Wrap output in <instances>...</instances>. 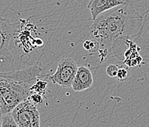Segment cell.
<instances>
[{"mask_svg":"<svg viewBox=\"0 0 149 127\" xmlns=\"http://www.w3.org/2000/svg\"><path fill=\"white\" fill-rule=\"evenodd\" d=\"M145 18L123 4L104 12L93 21L89 29L92 39L99 43L101 61L126 44L128 38L138 37L143 30Z\"/></svg>","mask_w":149,"mask_h":127,"instance_id":"obj_1","label":"cell"},{"mask_svg":"<svg viewBox=\"0 0 149 127\" xmlns=\"http://www.w3.org/2000/svg\"><path fill=\"white\" fill-rule=\"evenodd\" d=\"M32 85L11 79L0 77V99L3 115L11 113L19 103L30 97L33 93L30 90Z\"/></svg>","mask_w":149,"mask_h":127,"instance_id":"obj_2","label":"cell"},{"mask_svg":"<svg viewBox=\"0 0 149 127\" xmlns=\"http://www.w3.org/2000/svg\"><path fill=\"white\" fill-rule=\"evenodd\" d=\"M19 21L13 22L0 16V63H16L21 59L16 46Z\"/></svg>","mask_w":149,"mask_h":127,"instance_id":"obj_3","label":"cell"},{"mask_svg":"<svg viewBox=\"0 0 149 127\" xmlns=\"http://www.w3.org/2000/svg\"><path fill=\"white\" fill-rule=\"evenodd\" d=\"M18 127H34L40 126V114L36 104L30 99L19 103L11 111Z\"/></svg>","mask_w":149,"mask_h":127,"instance_id":"obj_4","label":"cell"},{"mask_svg":"<svg viewBox=\"0 0 149 127\" xmlns=\"http://www.w3.org/2000/svg\"><path fill=\"white\" fill-rule=\"evenodd\" d=\"M78 66L71 57H64L59 61L54 74L49 77L52 83L63 88H72Z\"/></svg>","mask_w":149,"mask_h":127,"instance_id":"obj_5","label":"cell"},{"mask_svg":"<svg viewBox=\"0 0 149 127\" xmlns=\"http://www.w3.org/2000/svg\"><path fill=\"white\" fill-rule=\"evenodd\" d=\"M44 67L41 63L38 62L35 65L28 66L24 68L14 69L10 71H0V77L9 78L19 82L33 85L38 79L44 77L42 75Z\"/></svg>","mask_w":149,"mask_h":127,"instance_id":"obj_6","label":"cell"},{"mask_svg":"<svg viewBox=\"0 0 149 127\" xmlns=\"http://www.w3.org/2000/svg\"><path fill=\"white\" fill-rule=\"evenodd\" d=\"M92 84L93 75L89 68L84 66H79L72 85L73 90L75 92H81L90 88Z\"/></svg>","mask_w":149,"mask_h":127,"instance_id":"obj_7","label":"cell"},{"mask_svg":"<svg viewBox=\"0 0 149 127\" xmlns=\"http://www.w3.org/2000/svg\"><path fill=\"white\" fill-rule=\"evenodd\" d=\"M123 4H126L124 0H89L87 8L94 21L104 12Z\"/></svg>","mask_w":149,"mask_h":127,"instance_id":"obj_8","label":"cell"},{"mask_svg":"<svg viewBox=\"0 0 149 127\" xmlns=\"http://www.w3.org/2000/svg\"><path fill=\"white\" fill-rule=\"evenodd\" d=\"M139 48L136 46L134 40H129V47L127 48L124 53L123 62L126 66L129 67H134L140 65L143 59L139 53Z\"/></svg>","mask_w":149,"mask_h":127,"instance_id":"obj_9","label":"cell"},{"mask_svg":"<svg viewBox=\"0 0 149 127\" xmlns=\"http://www.w3.org/2000/svg\"><path fill=\"white\" fill-rule=\"evenodd\" d=\"M127 5H129L137 12L140 16L146 19L149 11V0H124Z\"/></svg>","mask_w":149,"mask_h":127,"instance_id":"obj_10","label":"cell"},{"mask_svg":"<svg viewBox=\"0 0 149 127\" xmlns=\"http://www.w3.org/2000/svg\"><path fill=\"white\" fill-rule=\"evenodd\" d=\"M47 77H49V76L46 75L44 77L38 79L36 81L35 83L32 85L31 88H30L32 93H40L42 96H45L46 94L47 91L48 81L45 78Z\"/></svg>","mask_w":149,"mask_h":127,"instance_id":"obj_11","label":"cell"},{"mask_svg":"<svg viewBox=\"0 0 149 127\" xmlns=\"http://www.w3.org/2000/svg\"><path fill=\"white\" fill-rule=\"evenodd\" d=\"M1 119H2V126L18 127L11 113H5L1 115Z\"/></svg>","mask_w":149,"mask_h":127,"instance_id":"obj_12","label":"cell"},{"mask_svg":"<svg viewBox=\"0 0 149 127\" xmlns=\"http://www.w3.org/2000/svg\"><path fill=\"white\" fill-rule=\"evenodd\" d=\"M84 47L89 52H95L98 51L99 43L97 41L94 39H92V41H86L84 43Z\"/></svg>","mask_w":149,"mask_h":127,"instance_id":"obj_13","label":"cell"},{"mask_svg":"<svg viewBox=\"0 0 149 127\" xmlns=\"http://www.w3.org/2000/svg\"><path fill=\"white\" fill-rule=\"evenodd\" d=\"M29 99L36 105H37V104H42V102L44 101L43 96L40 94V93H32L30 97H29Z\"/></svg>","mask_w":149,"mask_h":127,"instance_id":"obj_14","label":"cell"},{"mask_svg":"<svg viewBox=\"0 0 149 127\" xmlns=\"http://www.w3.org/2000/svg\"><path fill=\"white\" fill-rule=\"evenodd\" d=\"M118 69H119V66L118 65H109L106 68V74L110 77H116Z\"/></svg>","mask_w":149,"mask_h":127,"instance_id":"obj_15","label":"cell"},{"mask_svg":"<svg viewBox=\"0 0 149 127\" xmlns=\"http://www.w3.org/2000/svg\"><path fill=\"white\" fill-rule=\"evenodd\" d=\"M129 76V71L126 68L123 67H119L118 69V74H117V78L120 80V81H124L127 79Z\"/></svg>","mask_w":149,"mask_h":127,"instance_id":"obj_16","label":"cell"},{"mask_svg":"<svg viewBox=\"0 0 149 127\" xmlns=\"http://www.w3.org/2000/svg\"><path fill=\"white\" fill-rule=\"evenodd\" d=\"M76 1H78V2H80V3H81L83 5L86 7H87L88 3H89V0H76Z\"/></svg>","mask_w":149,"mask_h":127,"instance_id":"obj_17","label":"cell"},{"mask_svg":"<svg viewBox=\"0 0 149 127\" xmlns=\"http://www.w3.org/2000/svg\"><path fill=\"white\" fill-rule=\"evenodd\" d=\"M2 115H3V109H2V101H1V99H0V116Z\"/></svg>","mask_w":149,"mask_h":127,"instance_id":"obj_18","label":"cell"},{"mask_svg":"<svg viewBox=\"0 0 149 127\" xmlns=\"http://www.w3.org/2000/svg\"><path fill=\"white\" fill-rule=\"evenodd\" d=\"M0 126H2V119H1V116H0Z\"/></svg>","mask_w":149,"mask_h":127,"instance_id":"obj_19","label":"cell"},{"mask_svg":"<svg viewBox=\"0 0 149 127\" xmlns=\"http://www.w3.org/2000/svg\"><path fill=\"white\" fill-rule=\"evenodd\" d=\"M146 19H149V11H148V13L147 16H146Z\"/></svg>","mask_w":149,"mask_h":127,"instance_id":"obj_20","label":"cell"}]
</instances>
